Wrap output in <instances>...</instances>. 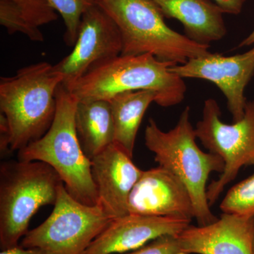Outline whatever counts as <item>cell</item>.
Returning <instances> with one entry per match:
<instances>
[{
	"label": "cell",
	"instance_id": "24",
	"mask_svg": "<svg viewBox=\"0 0 254 254\" xmlns=\"http://www.w3.org/2000/svg\"><path fill=\"white\" fill-rule=\"evenodd\" d=\"M224 13L237 15L242 12L247 0H213Z\"/></svg>",
	"mask_w": 254,
	"mask_h": 254
},
{
	"label": "cell",
	"instance_id": "22",
	"mask_svg": "<svg viewBox=\"0 0 254 254\" xmlns=\"http://www.w3.org/2000/svg\"><path fill=\"white\" fill-rule=\"evenodd\" d=\"M119 254H184L177 235H164L136 250Z\"/></svg>",
	"mask_w": 254,
	"mask_h": 254
},
{
	"label": "cell",
	"instance_id": "1",
	"mask_svg": "<svg viewBox=\"0 0 254 254\" xmlns=\"http://www.w3.org/2000/svg\"><path fill=\"white\" fill-rule=\"evenodd\" d=\"M175 64L151 54L120 55L94 65L68 91L78 101L110 100L125 91L150 90L158 95L157 104L175 106L185 98L184 78L170 71Z\"/></svg>",
	"mask_w": 254,
	"mask_h": 254
},
{
	"label": "cell",
	"instance_id": "13",
	"mask_svg": "<svg viewBox=\"0 0 254 254\" xmlns=\"http://www.w3.org/2000/svg\"><path fill=\"white\" fill-rule=\"evenodd\" d=\"M190 220L172 217L127 214L114 219L93 240L84 254H119L136 250L164 235H178Z\"/></svg>",
	"mask_w": 254,
	"mask_h": 254
},
{
	"label": "cell",
	"instance_id": "9",
	"mask_svg": "<svg viewBox=\"0 0 254 254\" xmlns=\"http://www.w3.org/2000/svg\"><path fill=\"white\" fill-rule=\"evenodd\" d=\"M122 51L118 25L99 3L83 15L72 51L54 68L63 76L64 86L69 88L96 64L118 57Z\"/></svg>",
	"mask_w": 254,
	"mask_h": 254
},
{
	"label": "cell",
	"instance_id": "25",
	"mask_svg": "<svg viewBox=\"0 0 254 254\" xmlns=\"http://www.w3.org/2000/svg\"><path fill=\"white\" fill-rule=\"evenodd\" d=\"M0 254H47V253L41 249L24 248L19 245L11 248L1 250Z\"/></svg>",
	"mask_w": 254,
	"mask_h": 254
},
{
	"label": "cell",
	"instance_id": "17",
	"mask_svg": "<svg viewBox=\"0 0 254 254\" xmlns=\"http://www.w3.org/2000/svg\"><path fill=\"white\" fill-rule=\"evenodd\" d=\"M158 95L150 90L125 91L108 100L115 126V141L133 158L135 141L145 112Z\"/></svg>",
	"mask_w": 254,
	"mask_h": 254
},
{
	"label": "cell",
	"instance_id": "19",
	"mask_svg": "<svg viewBox=\"0 0 254 254\" xmlns=\"http://www.w3.org/2000/svg\"><path fill=\"white\" fill-rule=\"evenodd\" d=\"M220 209L223 213L254 218V174L229 190L222 200Z\"/></svg>",
	"mask_w": 254,
	"mask_h": 254
},
{
	"label": "cell",
	"instance_id": "4",
	"mask_svg": "<svg viewBox=\"0 0 254 254\" xmlns=\"http://www.w3.org/2000/svg\"><path fill=\"white\" fill-rule=\"evenodd\" d=\"M56 100V115L49 130L40 139L18 150V160L48 164L75 199L83 204L98 205L91 160L83 151L75 129L78 99L61 83L57 89Z\"/></svg>",
	"mask_w": 254,
	"mask_h": 254
},
{
	"label": "cell",
	"instance_id": "12",
	"mask_svg": "<svg viewBox=\"0 0 254 254\" xmlns=\"http://www.w3.org/2000/svg\"><path fill=\"white\" fill-rule=\"evenodd\" d=\"M115 143L91 159V173L96 187L98 205L110 218L128 214L127 203L132 189L143 170Z\"/></svg>",
	"mask_w": 254,
	"mask_h": 254
},
{
	"label": "cell",
	"instance_id": "2",
	"mask_svg": "<svg viewBox=\"0 0 254 254\" xmlns=\"http://www.w3.org/2000/svg\"><path fill=\"white\" fill-rule=\"evenodd\" d=\"M190 115L187 106L176 126L168 131L160 129L155 120L149 119L145 130V144L154 154L158 166L173 173L187 187L193 202L194 218L199 226H204L218 220L210 211L207 182L213 172L222 173L225 163L218 155L200 149Z\"/></svg>",
	"mask_w": 254,
	"mask_h": 254
},
{
	"label": "cell",
	"instance_id": "18",
	"mask_svg": "<svg viewBox=\"0 0 254 254\" xmlns=\"http://www.w3.org/2000/svg\"><path fill=\"white\" fill-rule=\"evenodd\" d=\"M63 18L65 26L64 40L68 46H74L81 18L87 10L100 3V0H50Z\"/></svg>",
	"mask_w": 254,
	"mask_h": 254
},
{
	"label": "cell",
	"instance_id": "10",
	"mask_svg": "<svg viewBox=\"0 0 254 254\" xmlns=\"http://www.w3.org/2000/svg\"><path fill=\"white\" fill-rule=\"evenodd\" d=\"M170 69L182 78L212 82L226 98L234 123L243 118L248 102L245 89L254 76V46L245 53L232 56L210 53L184 64L175 65Z\"/></svg>",
	"mask_w": 254,
	"mask_h": 254
},
{
	"label": "cell",
	"instance_id": "26",
	"mask_svg": "<svg viewBox=\"0 0 254 254\" xmlns=\"http://www.w3.org/2000/svg\"><path fill=\"white\" fill-rule=\"evenodd\" d=\"M251 46H254V29L247 38H245L243 41L241 42L240 44H239L238 48H243V47Z\"/></svg>",
	"mask_w": 254,
	"mask_h": 254
},
{
	"label": "cell",
	"instance_id": "11",
	"mask_svg": "<svg viewBox=\"0 0 254 254\" xmlns=\"http://www.w3.org/2000/svg\"><path fill=\"white\" fill-rule=\"evenodd\" d=\"M128 214L195 218L193 202L187 187L175 175L162 167L143 171L132 189L127 203Z\"/></svg>",
	"mask_w": 254,
	"mask_h": 254
},
{
	"label": "cell",
	"instance_id": "21",
	"mask_svg": "<svg viewBox=\"0 0 254 254\" xmlns=\"http://www.w3.org/2000/svg\"><path fill=\"white\" fill-rule=\"evenodd\" d=\"M25 18L39 28L57 21L58 12L50 0H12Z\"/></svg>",
	"mask_w": 254,
	"mask_h": 254
},
{
	"label": "cell",
	"instance_id": "20",
	"mask_svg": "<svg viewBox=\"0 0 254 254\" xmlns=\"http://www.w3.org/2000/svg\"><path fill=\"white\" fill-rule=\"evenodd\" d=\"M0 23L9 34L19 32L32 41H44V36L39 28L32 25L25 18L12 0H0Z\"/></svg>",
	"mask_w": 254,
	"mask_h": 254
},
{
	"label": "cell",
	"instance_id": "27",
	"mask_svg": "<svg viewBox=\"0 0 254 254\" xmlns=\"http://www.w3.org/2000/svg\"><path fill=\"white\" fill-rule=\"evenodd\" d=\"M252 252H253V254H254V233L253 237V242H252Z\"/></svg>",
	"mask_w": 254,
	"mask_h": 254
},
{
	"label": "cell",
	"instance_id": "7",
	"mask_svg": "<svg viewBox=\"0 0 254 254\" xmlns=\"http://www.w3.org/2000/svg\"><path fill=\"white\" fill-rule=\"evenodd\" d=\"M112 220L100 205L75 199L63 183L50 216L28 231L20 245L41 249L47 254H84Z\"/></svg>",
	"mask_w": 254,
	"mask_h": 254
},
{
	"label": "cell",
	"instance_id": "5",
	"mask_svg": "<svg viewBox=\"0 0 254 254\" xmlns=\"http://www.w3.org/2000/svg\"><path fill=\"white\" fill-rule=\"evenodd\" d=\"M118 25L123 55L151 54L157 59L184 64L210 53V46L191 41L169 27L153 0H100Z\"/></svg>",
	"mask_w": 254,
	"mask_h": 254
},
{
	"label": "cell",
	"instance_id": "15",
	"mask_svg": "<svg viewBox=\"0 0 254 254\" xmlns=\"http://www.w3.org/2000/svg\"><path fill=\"white\" fill-rule=\"evenodd\" d=\"M165 17L183 25L185 36L201 45L220 41L227 34L223 11L210 0H153Z\"/></svg>",
	"mask_w": 254,
	"mask_h": 254
},
{
	"label": "cell",
	"instance_id": "6",
	"mask_svg": "<svg viewBox=\"0 0 254 254\" xmlns=\"http://www.w3.org/2000/svg\"><path fill=\"white\" fill-rule=\"evenodd\" d=\"M63 182L48 164L7 161L0 167V249L19 245L41 207L55 205Z\"/></svg>",
	"mask_w": 254,
	"mask_h": 254
},
{
	"label": "cell",
	"instance_id": "14",
	"mask_svg": "<svg viewBox=\"0 0 254 254\" xmlns=\"http://www.w3.org/2000/svg\"><path fill=\"white\" fill-rule=\"evenodd\" d=\"M254 218L223 213L216 221L190 225L177 235L184 254H253Z\"/></svg>",
	"mask_w": 254,
	"mask_h": 254
},
{
	"label": "cell",
	"instance_id": "23",
	"mask_svg": "<svg viewBox=\"0 0 254 254\" xmlns=\"http://www.w3.org/2000/svg\"><path fill=\"white\" fill-rule=\"evenodd\" d=\"M10 141L11 134L7 120L4 114H0V151L3 155L7 153L10 150Z\"/></svg>",
	"mask_w": 254,
	"mask_h": 254
},
{
	"label": "cell",
	"instance_id": "16",
	"mask_svg": "<svg viewBox=\"0 0 254 254\" xmlns=\"http://www.w3.org/2000/svg\"><path fill=\"white\" fill-rule=\"evenodd\" d=\"M74 125L82 149L91 160L115 141V126L108 100H78Z\"/></svg>",
	"mask_w": 254,
	"mask_h": 254
},
{
	"label": "cell",
	"instance_id": "3",
	"mask_svg": "<svg viewBox=\"0 0 254 254\" xmlns=\"http://www.w3.org/2000/svg\"><path fill=\"white\" fill-rule=\"evenodd\" d=\"M63 77L41 62L0 79V110L7 120L10 150H20L49 130L57 110L56 91Z\"/></svg>",
	"mask_w": 254,
	"mask_h": 254
},
{
	"label": "cell",
	"instance_id": "8",
	"mask_svg": "<svg viewBox=\"0 0 254 254\" xmlns=\"http://www.w3.org/2000/svg\"><path fill=\"white\" fill-rule=\"evenodd\" d=\"M218 102L205 100L203 116L195 128V136L210 153L218 155L225 163L223 171L207 187V198L211 206L224 188L244 166H254V101L247 102L245 115L231 125L223 123Z\"/></svg>",
	"mask_w": 254,
	"mask_h": 254
}]
</instances>
